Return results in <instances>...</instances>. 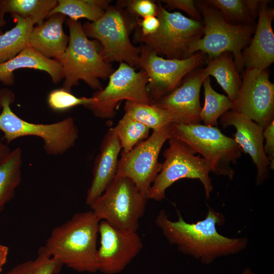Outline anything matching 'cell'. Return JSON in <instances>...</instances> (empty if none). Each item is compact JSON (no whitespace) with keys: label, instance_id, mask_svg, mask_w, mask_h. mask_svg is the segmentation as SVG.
I'll return each mask as SVG.
<instances>
[{"label":"cell","instance_id":"cell-1","mask_svg":"<svg viewBox=\"0 0 274 274\" xmlns=\"http://www.w3.org/2000/svg\"><path fill=\"white\" fill-rule=\"evenodd\" d=\"M177 215L178 220L173 221L161 210L155 223L169 244L202 264H209L218 257L238 253L248 246L247 237L229 238L218 232L216 225L224 224L225 218L210 207L205 218L196 223L186 222L179 211Z\"/></svg>","mask_w":274,"mask_h":274},{"label":"cell","instance_id":"cell-2","mask_svg":"<svg viewBox=\"0 0 274 274\" xmlns=\"http://www.w3.org/2000/svg\"><path fill=\"white\" fill-rule=\"evenodd\" d=\"M99 222L91 210L76 213L52 230L44 246L63 265L78 272L95 273Z\"/></svg>","mask_w":274,"mask_h":274},{"label":"cell","instance_id":"cell-3","mask_svg":"<svg viewBox=\"0 0 274 274\" xmlns=\"http://www.w3.org/2000/svg\"><path fill=\"white\" fill-rule=\"evenodd\" d=\"M69 42L65 52L57 61L62 69V87L71 92L72 88L84 81L92 89H103L100 79L106 80L115 71L105 59L101 48L85 34L78 20L68 18Z\"/></svg>","mask_w":274,"mask_h":274},{"label":"cell","instance_id":"cell-4","mask_svg":"<svg viewBox=\"0 0 274 274\" xmlns=\"http://www.w3.org/2000/svg\"><path fill=\"white\" fill-rule=\"evenodd\" d=\"M195 5L202 17L203 35L191 46L190 56L200 51L207 55L208 60L222 53L230 52L239 73L244 67L243 51L251 42L255 24H232L226 21L217 9L204 1H195Z\"/></svg>","mask_w":274,"mask_h":274},{"label":"cell","instance_id":"cell-5","mask_svg":"<svg viewBox=\"0 0 274 274\" xmlns=\"http://www.w3.org/2000/svg\"><path fill=\"white\" fill-rule=\"evenodd\" d=\"M15 100L14 93L9 89H0V130L7 143L22 136L32 135L44 141V148L50 155L62 154L73 147L78 138V130L73 118L48 124H36L18 117L11 110Z\"/></svg>","mask_w":274,"mask_h":274},{"label":"cell","instance_id":"cell-6","mask_svg":"<svg viewBox=\"0 0 274 274\" xmlns=\"http://www.w3.org/2000/svg\"><path fill=\"white\" fill-rule=\"evenodd\" d=\"M170 137L188 145L195 153L200 154L209 164L211 172L233 179L235 164L243 150L234 139L226 136L215 126L200 124H172Z\"/></svg>","mask_w":274,"mask_h":274},{"label":"cell","instance_id":"cell-7","mask_svg":"<svg viewBox=\"0 0 274 274\" xmlns=\"http://www.w3.org/2000/svg\"><path fill=\"white\" fill-rule=\"evenodd\" d=\"M157 17L160 25L156 32L144 36L136 30L134 39L159 56L167 59H183L190 56L192 45L203 35L201 22L188 18L179 12H170L157 3Z\"/></svg>","mask_w":274,"mask_h":274},{"label":"cell","instance_id":"cell-8","mask_svg":"<svg viewBox=\"0 0 274 274\" xmlns=\"http://www.w3.org/2000/svg\"><path fill=\"white\" fill-rule=\"evenodd\" d=\"M168 140V147L163 152L164 161L147 193V199L163 200L166 189L184 178L199 180L209 199L213 190L209 164L202 157L195 156V152L183 142L172 137Z\"/></svg>","mask_w":274,"mask_h":274},{"label":"cell","instance_id":"cell-9","mask_svg":"<svg viewBox=\"0 0 274 274\" xmlns=\"http://www.w3.org/2000/svg\"><path fill=\"white\" fill-rule=\"evenodd\" d=\"M147 200L131 180L116 177L90 207L99 221L120 230L137 232Z\"/></svg>","mask_w":274,"mask_h":274},{"label":"cell","instance_id":"cell-10","mask_svg":"<svg viewBox=\"0 0 274 274\" xmlns=\"http://www.w3.org/2000/svg\"><path fill=\"white\" fill-rule=\"evenodd\" d=\"M136 25L128 24L123 10L118 5L110 6L99 19L87 22L82 27L88 38L100 43L108 62H125L138 68L141 47L134 46L129 37V30Z\"/></svg>","mask_w":274,"mask_h":274},{"label":"cell","instance_id":"cell-11","mask_svg":"<svg viewBox=\"0 0 274 274\" xmlns=\"http://www.w3.org/2000/svg\"><path fill=\"white\" fill-rule=\"evenodd\" d=\"M141 47L138 68L147 74L146 90L150 104L175 90L184 78L199 68L208 59L207 55L200 51L183 59H165L144 45Z\"/></svg>","mask_w":274,"mask_h":274},{"label":"cell","instance_id":"cell-12","mask_svg":"<svg viewBox=\"0 0 274 274\" xmlns=\"http://www.w3.org/2000/svg\"><path fill=\"white\" fill-rule=\"evenodd\" d=\"M107 86L93 94V101L85 107L96 117L112 118L115 108L123 100L150 104L146 87L148 78L142 69L139 72L125 62H121L109 78Z\"/></svg>","mask_w":274,"mask_h":274},{"label":"cell","instance_id":"cell-13","mask_svg":"<svg viewBox=\"0 0 274 274\" xmlns=\"http://www.w3.org/2000/svg\"><path fill=\"white\" fill-rule=\"evenodd\" d=\"M172 125L153 130L150 136L129 152L122 151L121 158L118 160L116 177L129 179L146 197L151 185L161 169L162 163L158 161V157L163 144L170 136Z\"/></svg>","mask_w":274,"mask_h":274},{"label":"cell","instance_id":"cell-14","mask_svg":"<svg viewBox=\"0 0 274 274\" xmlns=\"http://www.w3.org/2000/svg\"><path fill=\"white\" fill-rule=\"evenodd\" d=\"M231 111L258 124L263 130L274 120V84L267 70L246 68Z\"/></svg>","mask_w":274,"mask_h":274},{"label":"cell","instance_id":"cell-15","mask_svg":"<svg viewBox=\"0 0 274 274\" xmlns=\"http://www.w3.org/2000/svg\"><path fill=\"white\" fill-rule=\"evenodd\" d=\"M100 246L97 250V271L115 274L123 271L143 248L137 232L118 229L104 220L100 221Z\"/></svg>","mask_w":274,"mask_h":274},{"label":"cell","instance_id":"cell-16","mask_svg":"<svg viewBox=\"0 0 274 274\" xmlns=\"http://www.w3.org/2000/svg\"><path fill=\"white\" fill-rule=\"evenodd\" d=\"M203 68H198L187 75L175 90L152 104L166 111L173 124H200L201 107L199 93L206 78Z\"/></svg>","mask_w":274,"mask_h":274},{"label":"cell","instance_id":"cell-17","mask_svg":"<svg viewBox=\"0 0 274 274\" xmlns=\"http://www.w3.org/2000/svg\"><path fill=\"white\" fill-rule=\"evenodd\" d=\"M220 123L224 127L232 125L235 128V141L256 166L257 185L264 183L269 176L270 161L263 149V129L253 121L231 110L221 117Z\"/></svg>","mask_w":274,"mask_h":274},{"label":"cell","instance_id":"cell-18","mask_svg":"<svg viewBox=\"0 0 274 274\" xmlns=\"http://www.w3.org/2000/svg\"><path fill=\"white\" fill-rule=\"evenodd\" d=\"M268 1H261L254 35L242 55L244 67L266 70L274 61V10Z\"/></svg>","mask_w":274,"mask_h":274},{"label":"cell","instance_id":"cell-19","mask_svg":"<svg viewBox=\"0 0 274 274\" xmlns=\"http://www.w3.org/2000/svg\"><path fill=\"white\" fill-rule=\"evenodd\" d=\"M122 148L112 128L105 135L93 168V178L87 192L90 207L100 197L116 176L118 157Z\"/></svg>","mask_w":274,"mask_h":274},{"label":"cell","instance_id":"cell-20","mask_svg":"<svg viewBox=\"0 0 274 274\" xmlns=\"http://www.w3.org/2000/svg\"><path fill=\"white\" fill-rule=\"evenodd\" d=\"M66 16L56 13L48 17L42 24L33 27L28 45L46 57L58 61L68 46L69 36L63 28Z\"/></svg>","mask_w":274,"mask_h":274},{"label":"cell","instance_id":"cell-21","mask_svg":"<svg viewBox=\"0 0 274 274\" xmlns=\"http://www.w3.org/2000/svg\"><path fill=\"white\" fill-rule=\"evenodd\" d=\"M28 68L44 71L57 84L62 79V69L57 60L48 58L27 46L12 59L0 64V82L10 86L15 82L14 72L18 69Z\"/></svg>","mask_w":274,"mask_h":274},{"label":"cell","instance_id":"cell-22","mask_svg":"<svg viewBox=\"0 0 274 274\" xmlns=\"http://www.w3.org/2000/svg\"><path fill=\"white\" fill-rule=\"evenodd\" d=\"M207 66L203 68L206 77L212 76L233 102L237 98L242 80L235 65L232 53H222L208 59Z\"/></svg>","mask_w":274,"mask_h":274},{"label":"cell","instance_id":"cell-23","mask_svg":"<svg viewBox=\"0 0 274 274\" xmlns=\"http://www.w3.org/2000/svg\"><path fill=\"white\" fill-rule=\"evenodd\" d=\"M15 25L0 35V64L17 55L28 45L29 35L34 27L30 18L11 14Z\"/></svg>","mask_w":274,"mask_h":274},{"label":"cell","instance_id":"cell-24","mask_svg":"<svg viewBox=\"0 0 274 274\" xmlns=\"http://www.w3.org/2000/svg\"><path fill=\"white\" fill-rule=\"evenodd\" d=\"M57 4L56 0H0V27L6 24L4 15L9 12L42 24Z\"/></svg>","mask_w":274,"mask_h":274},{"label":"cell","instance_id":"cell-25","mask_svg":"<svg viewBox=\"0 0 274 274\" xmlns=\"http://www.w3.org/2000/svg\"><path fill=\"white\" fill-rule=\"evenodd\" d=\"M204 2L217 9L228 22L246 25L255 24L261 1L205 0Z\"/></svg>","mask_w":274,"mask_h":274},{"label":"cell","instance_id":"cell-26","mask_svg":"<svg viewBox=\"0 0 274 274\" xmlns=\"http://www.w3.org/2000/svg\"><path fill=\"white\" fill-rule=\"evenodd\" d=\"M22 151L17 147L0 163V212L14 196L21 181Z\"/></svg>","mask_w":274,"mask_h":274},{"label":"cell","instance_id":"cell-27","mask_svg":"<svg viewBox=\"0 0 274 274\" xmlns=\"http://www.w3.org/2000/svg\"><path fill=\"white\" fill-rule=\"evenodd\" d=\"M124 109L127 116L153 130L173 124L168 112L154 104L126 101Z\"/></svg>","mask_w":274,"mask_h":274},{"label":"cell","instance_id":"cell-28","mask_svg":"<svg viewBox=\"0 0 274 274\" xmlns=\"http://www.w3.org/2000/svg\"><path fill=\"white\" fill-rule=\"evenodd\" d=\"M204 105L202 108L200 117L205 125L215 126L218 124V119L224 114L231 110L232 102L224 94L217 92L211 84L210 76L203 81Z\"/></svg>","mask_w":274,"mask_h":274},{"label":"cell","instance_id":"cell-29","mask_svg":"<svg viewBox=\"0 0 274 274\" xmlns=\"http://www.w3.org/2000/svg\"><path fill=\"white\" fill-rule=\"evenodd\" d=\"M105 12L95 4L94 0H59L47 18L60 13L74 20L86 18L94 22L99 19Z\"/></svg>","mask_w":274,"mask_h":274},{"label":"cell","instance_id":"cell-30","mask_svg":"<svg viewBox=\"0 0 274 274\" xmlns=\"http://www.w3.org/2000/svg\"><path fill=\"white\" fill-rule=\"evenodd\" d=\"M112 129L124 153L129 152L136 145L146 140L150 131L148 127L125 114Z\"/></svg>","mask_w":274,"mask_h":274},{"label":"cell","instance_id":"cell-31","mask_svg":"<svg viewBox=\"0 0 274 274\" xmlns=\"http://www.w3.org/2000/svg\"><path fill=\"white\" fill-rule=\"evenodd\" d=\"M63 264L48 253L45 246L38 251L36 259L20 263L6 274H57Z\"/></svg>","mask_w":274,"mask_h":274},{"label":"cell","instance_id":"cell-32","mask_svg":"<svg viewBox=\"0 0 274 274\" xmlns=\"http://www.w3.org/2000/svg\"><path fill=\"white\" fill-rule=\"evenodd\" d=\"M93 101L92 97H78L63 88L51 91L47 98L49 107L57 112L64 111L80 105L86 107Z\"/></svg>","mask_w":274,"mask_h":274},{"label":"cell","instance_id":"cell-33","mask_svg":"<svg viewBox=\"0 0 274 274\" xmlns=\"http://www.w3.org/2000/svg\"><path fill=\"white\" fill-rule=\"evenodd\" d=\"M118 2V6L124 7L133 15L143 18L148 16H157V5L151 0H129Z\"/></svg>","mask_w":274,"mask_h":274},{"label":"cell","instance_id":"cell-34","mask_svg":"<svg viewBox=\"0 0 274 274\" xmlns=\"http://www.w3.org/2000/svg\"><path fill=\"white\" fill-rule=\"evenodd\" d=\"M161 2L170 10L179 9L187 14L191 19L201 22V14L193 0H163Z\"/></svg>","mask_w":274,"mask_h":274},{"label":"cell","instance_id":"cell-35","mask_svg":"<svg viewBox=\"0 0 274 274\" xmlns=\"http://www.w3.org/2000/svg\"><path fill=\"white\" fill-rule=\"evenodd\" d=\"M265 144L263 146L264 151L270 161L269 168L274 169V120L268 125L263 132Z\"/></svg>","mask_w":274,"mask_h":274},{"label":"cell","instance_id":"cell-36","mask_svg":"<svg viewBox=\"0 0 274 274\" xmlns=\"http://www.w3.org/2000/svg\"><path fill=\"white\" fill-rule=\"evenodd\" d=\"M136 22L138 26L140 27L136 31L144 36L155 33L160 25L159 19L155 16L146 17L142 20L137 19Z\"/></svg>","mask_w":274,"mask_h":274},{"label":"cell","instance_id":"cell-37","mask_svg":"<svg viewBox=\"0 0 274 274\" xmlns=\"http://www.w3.org/2000/svg\"><path fill=\"white\" fill-rule=\"evenodd\" d=\"M8 252V247L0 244V273L3 270V266L7 262Z\"/></svg>","mask_w":274,"mask_h":274},{"label":"cell","instance_id":"cell-38","mask_svg":"<svg viewBox=\"0 0 274 274\" xmlns=\"http://www.w3.org/2000/svg\"><path fill=\"white\" fill-rule=\"evenodd\" d=\"M10 147L0 140V163L10 154Z\"/></svg>","mask_w":274,"mask_h":274},{"label":"cell","instance_id":"cell-39","mask_svg":"<svg viewBox=\"0 0 274 274\" xmlns=\"http://www.w3.org/2000/svg\"><path fill=\"white\" fill-rule=\"evenodd\" d=\"M242 274H255L250 268H246L243 271Z\"/></svg>","mask_w":274,"mask_h":274},{"label":"cell","instance_id":"cell-40","mask_svg":"<svg viewBox=\"0 0 274 274\" xmlns=\"http://www.w3.org/2000/svg\"><path fill=\"white\" fill-rule=\"evenodd\" d=\"M2 33H3V31H2V30H1V29L0 28V35H1V34H2Z\"/></svg>","mask_w":274,"mask_h":274}]
</instances>
